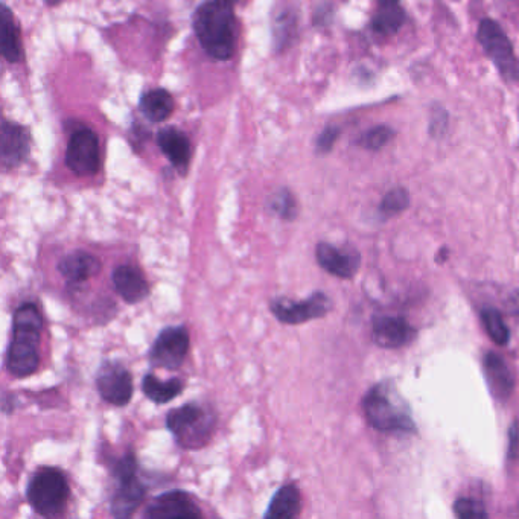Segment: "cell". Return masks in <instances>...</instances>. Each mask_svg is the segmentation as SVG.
Returning <instances> with one entry per match:
<instances>
[{
    "label": "cell",
    "mask_w": 519,
    "mask_h": 519,
    "mask_svg": "<svg viewBox=\"0 0 519 519\" xmlns=\"http://www.w3.org/2000/svg\"><path fill=\"white\" fill-rule=\"evenodd\" d=\"M195 36L207 55L227 61L235 54L236 17L230 0H204L192 17Z\"/></svg>",
    "instance_id": "obj_1"
},
{
    "label": "cell",
    "mask_w": 519,
    "mask_h": 519,
    "mask_svg": "<svg viewBox=\"0 0 519 519\" xmlns=\"http://www.w3.org/2000/svg\"><path fill=\"white\" fill-rule=\"evenodd\" d=\"M42 328L43 317L36 303H23L16 309L7 352V369L14 378H28L39 369Z\"/></svg>",
    "instance_id": "obj_2"
},
{
    "label": "cell",
    "mask_w": 519,
    "mask_h": 519,
    "mask_svg": "<svg viewBox=\"0 0 519 519\" xmlns=\"http://www.w3.org/2000/svg\"><path fill=\"white\" fill-rule=\"evenodd\" d=\"M363 410L375 430L383 433H416L410 408L390 384H378L370 389L364 396Z\"/></svg>",
    "instance_id": "obj_3"
},
{
    "label": "cell",
    "mask_w": 519,
    "mask_h": 519,
    "mask_svg": "<svg viewBox=\"0 0 519 519\" xmlns=\"http://www.w3.org/2000/svg\"><path fill=\"white\" fill-rule=\"evenodd\" d=\"M217 427V414L207 405L189 402L174 408L166 416V428L171 431L177 445L185 449L206 446Z\"/></svg>",
    "instance_id": "obj_4"
},
{
    "label": "cell",
    "mask_w": 519,
    "mask_h": 519,
    "mask_svg": "<svg viewBox=\"0 0 519 519\" xmlns=\"http://www.w3.org/2000/svg\"><path fill=\"white\" fill-rule=\"evenodd\" d=\"M71 488L66 475L57 468H42L32 475L26 488V500L34 512L45 518L61 515L66 509Z\"/></svg>",
    "instance_id": "obj_5"
},
{
    "label": "cell",
    "mask_w": 519,
    "mask_h": 519,
    "mask_svg": "<svg viewBox=\"0 0 519 519\" xmlns=\"http://www.w3.org/2000/svg\"><path fill=\"white\" fill-rule=\"evenodd\" d=\"M478 43L483 48L484 54L497 67L501 77L506 83L519 81V60L515 55L512 42L500 23L492 19H483L478 25Z\"/></svg>",
    "instance_id": "obj_6"
},
{
    "label": "cell",
    "mask_w": 519,
    "mask_h": 519,
    "mask_svg": "<svg viewBox=\"0 0 519 519\" xmlns=\"http://www.w3.org/2000/svg\"><path fill=\"white\" fill-rule=\"evenodd\" d=\"M113 475L118 480V488L110 506L115 518H130L137 507L144 501L147 489L137 478V462L133 453H127L113 468Z\"/></svg>",
    "instance_id": "obj_7"
},
{
    "label": "cell",
    "mask_w": 519,
    "mask_h": 519,
    "mask_svg": "<svg viewBox=\"0 0 519 519\" xmlns=\"http://www.w3.org/2000/svg\"><path fill=\"white\" fill-rule=\"evenodd\" d=\"M270 309L279 322L285 325H300L325 317L332 309V302L325 293L317 291L303 302H293L285 297L271 300Z\"/></svg>",
    "instance_id": "obj_8"
},
{
    "label": "cell",
    "mask_w": 519,
    "mask_h": 519,
    "mask_svg": "<svg viewBox=\"0 0 519 519\" xmlns=\"http://www.w3.org/2000/svg\"><path fill=\"white\" fill-rule=\"evenodd\" d=\"M189 351V332L186 326H168L160 331L151 346L150 361L154 367L176 370L182 366Z\"/></svg>",
    "instance_id": "obj_9"
},
{
    "label": "cell",
    "mask_w": 519,
    "mask_h": 519,
    "mask_svg": "<svg viewBox=\"0 0 519 519\" xmlns=\"http://www.w3.org/2000/svg\"><path fill=\"white\" fill-rule=\"evenodd\" d=\"M66 165L80 177L95 176L101 166L99 139L90 128H80L67 144Z\"/></svg>",
    "instance_id": "obj_10"
},
{
    "label": "cell",
    "mask_w": 519,
    "mask_h": 519,
    "mask_svg": "<svg viewBox=\"0 0 519 519\" xmlns=\"http://www.w3.org/2000/svg\"><path fill=\"white\" fill-rule=\"evenodd\" d=\"M96 389L104 401L115 407H125L133 398V378L124 364L106 361L99 367Z\"/></svg>",
    "instance_id": "obj_11"
},
{
    "label": "cell",
    "mask_w": 519,
    "mask_h": 519,
    "mask_svg": "<svg viewBox=\"0 0 519 519\" xmlns=\"http://www.w3.org/2000/svg\"><path fill=\"white\" fill-rule=\"evenodd\" d=\"M145 516L151 519L200 518L203 516L191 495L183 491L165 492L148 506Z\"/></svg>",
    "instance_id": "obj_12"
},
{
    "label": "cell",
    "mask_w": 519,
    "mask_h": 519,
    "mask_svg": "<svg viewBox=\"0 0 519 519\" xmlns=\"http://www.w3.org/2000/svg\"><path fill=\"white\" fill-rule=\"evenodd\" d=\"M373 340L384 349L407 346L416 337V329L404 317L379 316L372 322Z\"/></svg>",
    "instance_id": "obj_13"
},
{
    "label": "cell",
    "mask_w": 519,
    "mask_h": 519,
    "mask_svg": "<svg viewBox=\"0 0 519 519\" xmlns=\"http://www.w3.org/2000/svg\"><path fill=\"white\" fill-rule=\"evenodd\" d=\"M316 258L323 270L340 279L354 278L360 268V255L355 250L338 249L328 242L317 244Z\"/></svg>",
    "instance_id": "obj_14"
},
{
    "label": "cell",
    "mask_w": 519,
    "mask_h": 519,
    "mask_svg": "<svg viewBox=\"0 0 519 519\" xmlns=\"http://www.w3.org/2000/svg\"><path fill=\"white\" fill-rule=\"evenodd\" d=\"M2 165L5 169L22 165L29 154V133L25 127L16 122L5 121L2 124Z\"/></svg>",
    "instance_id": "obj_15"
},
{
    "label": "cell",
    "mask_w": 519,
    "mask_h": 519,
    "mask_svg": "<svg viewBox=\"0 0 519 519\" xmlns=\"http://www.w3.org/2000/svg\"><path fill=\"white\" fill-rule=\"evenodd\" d=\"M157 145L162 153L168 157L169 162L180 174L188 171L191 163L192 148L188 136L177 128H163L157 134Z\"/></svg>",
    "instance_id": "obj_16"
},
{
    "label": "cell",
    "mask_w": 519,
    "mask_h": 519,
    "mask_svg": "<svg viewBox=\"0 0 519 519\" xmlns=\"http://www.w3.org/2000/svg\"><path fill=\"white\" fill-rule=\"evenodd\" d=\"M101 261L92 253L77 250L61 259L58 271L71 285L84 284L101 273Z\"/></svg>",
    "instance_id": "obj_17"
},
{
    "label": "cell",
    "mask_w": 519,
    "mask_h": 519,
    "mask_svg": "<svg viewBox=\"0 0 519 519\" xmlns=\"http://www.w3.org/2000/svg\"><path fill=\"white\" fill-rule=\"evenodd\" d=\"M112 281L119 296L130 305L141 303L150 294V285H148L147 279L133 265H119L113 271Z\"/></svg>",
    "instance_id": "obj_18"
},
{
    "label": "cell",
    "mask_w": 519,
    "mask_h": 519,
    "mask_svg": "<svg viewBox=\"0 0 519 519\" xmlns=\"http://www.w3.org/2000/svg\"><path fill=\"white\" fill-rule=\"evenodd\" d=\"M483 369L492 395L500 401H506L512 395L515 386V378L507 367L506 361L495 352H488L484 355Z\"/></svg>",
    "instance_id": "obj_19"
},
{
    "label": "cell",
    "mask_w": 519,
    "mask_h": 519,
    "mask_svg": "<svg viewBox=\"0 0 519 519\" xmlns=\"http://www.w3.org/2000/svg\"><path fill=\"white\" fill-rule=\"evenodd\" d=\"M0 49L8 63H19L22 60V43L20 32L14 20L13 11L2 4L0 7Z\"/></svg>",
    "instance_id": "obj_20"
},
{
    "label": "cell",
    "mask_w": 519,
    "mask_h": 519,
    "mask_svg": "<svg viewBox=\"0 0 519 519\" xmlns=\"http://www.w3.org/2000/svg\"><path fill=\"white\" fill-rule=\"evenodd\" d=\"M302 510V498L296 484H285L279 489L274 497L271 498L265 518L270 519H291L299 516Z\"/></svg>",
    "instance_id": "obj_21"
},
{
    "label": "cell",
    "mask_w": 519,
    "mask_h": 519,
    "mask_svg": "<svg viewBox=\"0 0 519 519\" xmlns=\"http://www.w3.org/2000/svg\"><path fill=\"white\" fill-rule=\"evenodd\" d=\"M139 107H141L142 115L148 121L160 124V122H165L174 112V98L168 90H150V92L142 95Z\"/></svg>",
    "instance_id": "obj_22"
},
{
    "label": "cell",
    "mask_w": 519,
    "mask_h": 519,
    "mask_svg": "<svg viewBox=\"0 0 519 519\" xmlns=\"http://www.w3.org/2000/svg\"><path fill=\"white\" fill-rule=\"evenodd\" d=\"M183 390H185V384H183L180 378L162 381V379L154 376L153 373H148V375L144 376V381H142V392L150 401L156 402V404H168L172 399H176Z\"/></svg>",
    "instance_id": "obj_23"
},
{
    "label": "cell",
    "mask_w": 519,
    "mask_h": 519,
    "mask_svg": "<svg viewBox=\"0 0 519 519\" xmlns=\"http://www.w3.org/2000/svg\"><path fill=\"white\" fill-rule=\"evenodd\" d=\"M407 16L405 11L396 5H381L378 13L373 16L372 29L379 36L390 37L395 36L396 32L401 31Z\"/></svg>",
    "instance_id": "obj_24"
},
{
    "label": "cell",
    "mask_w": 519,
    "mask_h": 519,
    "mask_svg": "<svg viewBox=\"0 0 519 519\" xmlns=\"http://www.w3.org/2000/svg\"><path fill=\"white\" fill-rule=\"evenodd\" d=\"M481 320H483L484 329L488 332L491 340L498 346H506L510 340V331L504 323L503 316L498 313V309L484 308L481 311Z\"/></svg>",
    "instance_id": "obj_25"
},
{
    "label": "cell",
    "mask_w": 519,
    "mask_h": 519,
    "mask_svg": "<svg viewBox=\"0 0 519 519\" xmlns=\"http://www.w3.org/2000/svg\"><path fill=\"white\" fill-rule=\"evenodd\" d=\"M297 29V16L293 10L282 11L274 22V45L278 51L291 45Z\"/></svg>",
    "instance_id": "obj_26"
},
{
    "label": "cell",
    "mask_w": 519,
    "mask_h": 519,
    "mask_svg": "<svg viewBox=\"0 0 519 519\" xmlns=\"http://www.w3.org/2000/svg\"><path fill=\"white\" fill-rule=\"evenodd\" d=\"M268 209L285 221H293L297 217V201L288 189H279L268 198Z\"/></svg>",
    "instance_id": "obj_27"
},
{
    "label": "cell",
    "mask_w": 519,
    "mask_h": 519,
    "mask_svg": "<svg viewBox=\"0 0 519 519\" xmlns=\"http://www.w3.org/2000/svg\"><path fill=\"white\" fill-rule=\"evenodd\" d=\"M395 137V130L389 125H376L370 128L366 133L361 134L357 144L364 150L379 151L383 150L387 144L392 142Z\"/></svg>",
    "instance_id": "obj_28"
},
{
    "label": "cell",
    "mask_w": 519,
    "mask_h": 519,
    "mask_svg": "<svg viewBox=\"0 0 519 519\" xmlns=\"http://www.w3.org/2000/svg\"><path fill=\"white\" fill-rule=\"evenodd\" d=\"M408 204H410V194H408L407 189L399 186V188L390 189V191L384 195L381 206H379V212H381L384 217H393V215L404 212Z\"/></svg>",
    "instance_id": "obj_29"
},
{
    "label": "cell",
    "mask_w": 519,
    "mask_h": 519,
    "mask_svg": "<svg viewBox=\"0 0 519 519\" xmlns=\"http://www.w3.org/2000/svg\"><path fill=\"white\" fill-rule=\"evenodd\" d=\"M454 512L459 518L481 519L488 518V512L484 510L483 504L471 498H460L454 503Z\"/></svg>",
    "instance_id": "obj_30"
},
{
    "label": "cell",
    "mask_w": 519,
    "mask_h": 519,
    "mask_svg": "<svg viewBox=\"0 0 519 519\" xmlns=\"http://www.w3.org/2000/svg\"><path fill=\"white\" fill-rule=\"evenodd\" d=\"M341 128L338 125H328L322 133L319 134L316 141V150L319 154L331 153L334 148L335 142L340 137Z\"/></svg>",
    "instance_id": "obj_31"
},
{
    "label": "cell",
    "mask_w": 519,
    "mask_h": 519,
    "mask_svg": "<svg viewBox=\"0 0 519 519\" xmlns=\"http://www.w3.org/2000/svg\"><path fill=\"white\" fill-rule=\"evenodd\" d=\"M448 130V112L443 107L434 106L431 110L430 136L443 137Z\"/></svg>",
    "instance_id": "obj_32"
},
{
    "label": "cell",
    "mask_w": 519,
    "mask_h": 519,
    "mask_svg": "<svg viewBox=\"0 0 519 519\" xmlns=\"http://www.w3.org/2000/svg\"><path fill=\"white\" fill-rule=\"evenodd\" d=\"M334 17V10H332L331 4H323L317 8L316 16H314V23L317 26H329Z\"/></svg>",
    "instance_id": "obj_33"
},
{
    "label": "cell",
    "mask_w": 519,
    "mask_h": 519,
    "mask_svg": "<svg viewBox=\"0 0 519 519\" xmlns=\"http://www.w3.org/2000/svg\"><path fill=\"white\" fill-rule=\"evenodd\" d=\"M519 451V424L518 422H513L512 427L509 430V451H507V456H509V460H515V457L518 456Z\"/></svg>",
    "instance_id": "obj_34"
},
{
    "label": "cell",
    "mask_w": 519,
    "mask_h": 519,
    "mask_svg": "<svg viewBox=\"0 0 519 519\" xmlns=\"http://www.w3.org/2000/svg\"><path fill=\"white\" fill-rule=\"evenodd\" d=\"M381 5H396L399 4V0H378Z\"/></svg>",
    "instance_id": "obj_35"
},
{
    "label": "cell",
    "mask_w": 519,
    "mask_h": 519,
    "mask_svg": "<svg viewBox=\"0 0 519 519\" xmlns=\"http://www.w3.org/2000/svg\"><path fill=\"white\" fill-rule=\"evenodd\" d=\"M61 2H63V0H46V4L51 5V7L61 4Z\"/></svg>",
    "instance_id": "obj_36"
},
{
    "label": "cell",
    "mask_w": 519,
    "mask_h": 519,
    "mask_svg": "<svg viewBox=\"0 0 519 519\" xmlns=\"http://www.w3.org/2000/svg\"><path fill=\"white\" fill-rule=\"evenodd\" d=\"M230 2H236V0H230Z\"/></svg>",
    "instance_id": "obj_37"
}]
</instances>
